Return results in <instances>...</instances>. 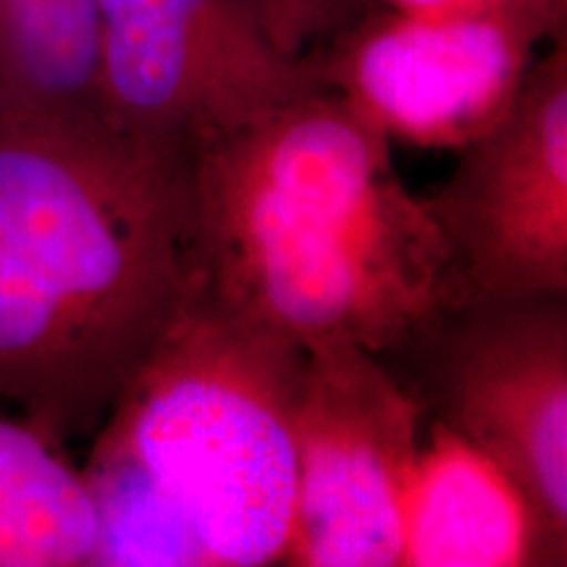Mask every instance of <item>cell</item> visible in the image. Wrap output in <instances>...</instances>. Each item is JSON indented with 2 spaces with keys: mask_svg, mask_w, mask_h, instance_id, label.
Masks as SVG:
<instances>
[{
  "mask_svg": "<svg viewBox=\"0 0 567 567\" xmlns=\"http://www.w3.org/2000/svg\"><path fill=\"white\" fill-rule=\"evenodd\" d=\"M187 292L300 347L392 352L465 302L392 140L323 87L187 153Z\"/></svg>",
  "mask_w": 567,
  "mask_h": 567,
  "instance_id": "cell-1",
  "label": "cell"
},
{
  "mask_svg": "<svg viewBox=\"0 0 567 567\" xmlns=\"http://www.w3.org/2000/svg\"><path fill=\"white\" fill-rule=\"evenodd\" d=\"M187 153L103 118L0 116V400L101 429L187 289Z\"/></svg>",
  "mask_w": 567,
  "mask_h": 567,
  "instance_id": "cell-2",
  "label": "cell"
},
{
  "mask_svg": "<svg viewBox=\"0 0 567 567\" xmlns=\"http://www.w3.org/2000/svg\"><path fill=\"white\" fill-rule=\"evenodd\" d=\"M305 347L184 289L95 444L176 502L208 567L284 565L295 526Z\"/></svg>",
  "mask_w": 567,
  "mask_h": 567,
  "instance_id": "cell-3",
  "label": "cell"
},
{
  "mask_svg": "<svg viewBox=\"0 0 567 567\" xmlns=\"http://www.w3.org/2000/svg\"><path fill=\"white\" fill-rule=\"evenodd\" d=\"M375 358L505 473L567 555V292L463 302Z\"/></svg>",
  "mask_w": 567,
  "mask_h": 567,
  "instance_id": "cell-4",
  "label": "cell"
},
{
  "mask_svg": "<svg viewBox=\"0 0 567 567\" xmlns=\"http://www.w3.org/2000/svg\"><path fill=\"white\" fill-rule=\"evenodd\" d=\"M544 38L565 42V0H484L446 11L373 3L310 51L389 140L471 145L513 109Z\"/></svg>",
  "mask_w": 567,
  "mask_h": 567,
  "instance_id": "cell-5",
  "label": "cell"
},
{
  "mask_svg": "<svg viewBox=\"0 0 567 567\" xmlns=\"http://www.w3.org/2000/svg\"><path fill=\"white\" fill-rule=\"evenodd\" d=\"M103 122L189 153L323 90L310 55L287 53L247 0H95Z\"/></svg>",
  "mask_w": 567,
  "mask_h": 567,
  "instance_id": "cell-6",
  "label": "cell"
},
{
  "mask_svg": "<svg viewBox=\"0 0 567 567\" xmlns=\"http://www.w3.org/2000/svg\"><path fill=\"white\" fill-rule=\"evenodd\" d=\"M423 408L354 344L305 350L295 526L284 565L400 567Z\"/></svg>",
  "mask_w": 567,
  "mask_h": 567,
  "instance_id": "cell-7",
  "label": "cell"
},
{
  "mask_svg": "<svg viewBox=\"0 0 567 567\" xmlns=\"http://www.w3.org/2000/svg\"><path fill=\"white\" fill-rule=\"evenodd\" d=\"M431 210L465 302L567 292V48L530 61L513 109L460 147Z\"/></svg>",
  "mask_w": 567,
  "mask_h": 567,
  "instance_id": "cell-8",
  "label": "cell"
},
{
  "mask_svg": "<svg viewBox=\"0 0 567 567\" xmlns=\"http://www.w3.org/2000/svg\"><path fill=\"white\" fill-rule=\"evenodd\" d=\"M563 567L517 488L463 436L431 421L410 478L400 567Z\"/></svg>",
  "mask_w": 567,
  "mask_h": 567,
  "instance_id": "cell-9",
  "label": "cell"
},
{
  "mask_svg": "<svg viewBox=\"0 0 567 567\" xmlns=\"http://www.w3.org/2000/svg\"><path fill=\"white\" fill-rule=\"evenodd\" d=\"M95 547L82 471L30 423L0 415V567H92Z\"/></svg>",
  "mask_w": 567,
  "mask_h": 567,
  "instance_id": "cell-10",
  "label": "cell"
},
{
  "mask_svg": "<svg viewBox=\"0 0 567 567\" xmlns=\"http://www.w3.org/2000/svg\"><path fill=\"white\" fill-rule=\"evenodd\" d=\"M0 116L103 118L95 0H0Z\"/></svg>",
  "mask_w": 567,
  "mask_h": 567,
  "instance_id": "cell-11",
  "label": "cell"
},
{
  "mask_svg": "<svg viewBox=\"0 0 567 567\" xmlns=\"http://www.w3.org/2000/svg\"><path fill=\"white\" fill-rule=\"evenodd\" d=\"M82 476L97 515L92 567H208L187 517L132 457L95 444Z\"/></svg>",
  "mask_w": 567,
  "mask_h": 567,
  "instance_id": "cell-12",
  "label": "cell"
},
{
  "mask_svg": "<svg viewBox=\"0 0 567 567\" xmlns=\"http://www.w3.org/2000/svg\"><path fill=\"white\" fill-rule=\"evenodd\" d=\"M287 53L308 55L375 0H247Z\"/></svg>",
  "mask_w": 567,
  "mask_h": 567,
  "instance_id": "cell-13",
  "label": "cell"
}]
</instances>
